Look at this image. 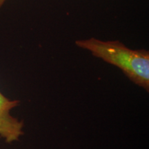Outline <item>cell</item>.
I'll list each match as a JSON object with an SVG mask.
<instances>
[{"instance_id":"obj_1","label":"cell","mask_w":149,"mask_h":149,"mask_svg":"<svg viewBox=\"0 0 149 149\" xmlns=\"http://www.w3.org/2000/svg\"><path fill=\"white\" fill-rule=\"evenodd\" d=\"M75 44L95 57L117 66L132 82L149 91V53L145 49L129 48L119 41H102L91 37Z\"/></svg>"},{"instance_id":"obj_2","label":"cell","mask_w":149,"mask_h":149,"mask_svg":"<svg viewBox=\"0 0 149 149\" xmlns=\"http://www.w3.org/2000/svg\"><path fill=\"white\" fill-rule=\"evenodd\" d=\"M20 101L7 98L0 92V137L8 144L19 140L24 135V122L13 117L10 112Z\"/></svg>"},{"instance_id":"obj_3","label":"cell","mask_w":149,"mask_h":149,"mask_svg":"<svg viewBox=\"0 0 149 149\" xmlns=\"http://www.w3.org/2000/svg\"><path fill=\"white\" fill-rule=\"evenodd\" d=\"M5 1H6V0H0V8L2 6V5L4 3Z\"/></svg>"}]
</instances>
